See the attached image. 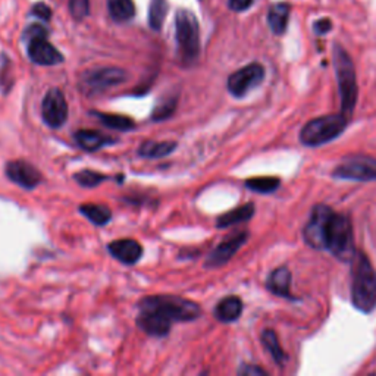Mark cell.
<instances>
[{"instance_id":"44dd1931","label":"cell","mask_w":376,"mask_h":376,"mask_svg":"<svg viewBox=\"0 0 376 376\" xmlns=\"http://www.w3.org/2000/svg\"><path fill=\"white\" fill-rule=\"evenodd\" d=\"M109 15L116 23H125L135 15V5L133 0H107Z\"/></svg>"},{"instance_id":"ba28073f","label":"cell","mask_w":376,"mask_h":376,"mask_svg":"<svg viewBox=\"0 0 376 376\" xmlns=\"http://www.w3.org/2000/svg\"><path fill=\"white\" fill-rule=\"evenodd\" d=\"M126 78L128 74L124 69L107 67L84 72L80 85L85 94L93 96L96 93H102L107 89L115 87V85L122 84Z\"/></svg>"},{"instance_id":"f1b7e54d","label":"cell","mask_w":376,"mask_h":376,"mask_svg":"<svg viewBox=\"0 0 376 376\" xmlns=\"http://www.w3.org/2000/svg\"><path fill=\"white\" fill-rule=\"evenodd\" d=\"M69 10L74 19L82 21L90 14V0H69Z\"/></svg>"},{"instance_id":"6da1fadb","label":"cell","mask_w":376,"mask_h":376,"mask_svg":"<svg viewBox=\"0 0 376 376\" xmlns=\"http://www.w3.org/2000/svg\"><path fill=\"white\" fill-rule=\"evenodd\" d=\"M305 240L313 249L329 250L344 262H350L356 256L350 219L325 205H319L311 212L305 228Z\"/></svg>"},{"instance_id":"2e32d148","label":"cell","mask_w":376,"mask_h":376,"mask_svg":"<svg viewBox=\"0 0 376 376\" xmlns=\"http://www.w3.org/2000/svg\"><path fill=\"white\" fill-rule=\"evenodd\" d=\"M243 313V302L235 296L225 297L214 307V318L223 324H230V322H235Z\"/></svg>"},{"instance_id":"4fadbf2b","label":"cell","mask_w":376,"mask_h":376,"mask_svg":"<svg viewBox=\"0 0 376 376\" xmlns=\"http://www.w3.org/2000/svg\"><path fill=\"white\" fill-rule=\"evenodd\" d=\"M247 239H249V232L241 231L222 241L217 249L209 254L205 262V267H208V269H214V267H221L225 263H228L232 259V256L241 249V245L247 241Z\"/></svg>"},{"instance_id":"7a4b0ae2","label":"cell","mask_w":376,"mask_h":376,"mask_svg":"<svg viewBox=\"0 0 376 376\" xmlns=\"http://www.w3.org/2000/svg\"><path fill=\"white\" fill-rule=\"evenodd\" d=\"M201 309L196 302L178 296H150L140 300L137 327L150 337H166L175 322L199 319Z\"/></svg>"},{"instance_id":"d6986e66","label":"cell","mask_w":376,"mask_h":376,"mask_svg":"<svg viewBox=\"0 0 376 376\" xmlns=\"http://www.w3.org/2000/svg\"><path fill=\"white\" fill-rule=\"evenodd\" d=\"M175 148V142H144L138 148V155L147 159H160L169 156Z\"/></svg>"},{"instance_id":"1f68e13d","label":"cell","mask_w":376,"mask_h":376,"mask_svg":"<svg viewBox=\"0 0 376 376\" xmlns=\"http://www.w3.org/2000/svg\"><path fill=\"white\" fill-rule=\"evenodd\" d=\"M240 375H266L265 371H262L261 368L252 366V364H244V366L239 371Z\"/></svg>"},{"instance_id":"484cf974","label":"cell","mask_w":376,"mask_h":376,"mask_svg":"<svg viewBox=\"0 0 376 376\" xmlns=\"http://www.w3.org/2000/svg\"><path fill=\"white\" fill-rule=\"evenodd\" d=\"M111 177L109 175H104V174H100V172H96V170H91V169H84V170H80L77 172V174L74 175V179L78 182V184L84 188H94L100 186L102 182L107 181Z\"/></svg>"},{"instance_id":"cb8c5ba5","label":"cell","mask_w":376,"mask_h":376,"mask_svg":"<svg viewBox=\"0 0 376 376\" xmlns=\"http://www.w3.org/2000/svg\"><path fill=\"white\" fill-rule=\"evenodd\" d=\"M166 14H168L166 0H150L148 24H150V27H152V30L159 31L160 28H162Z\"/></svg>"},{"instance_id":"7402d4cb","label":"cell","mask_w":376,"mask_h":376,"mask_svg":"<svg viewBox=\"0 0 376 376\" xmlns=\"http://www.w3.org/2000/svg\"><path fill=\"white\" fill-rule=\"evenodd\" d=\"M93 115L98 116V120L107 128L118 131H131L135 128V122L131 118L116 113H104V112H91Z\"/></svg>"},{"instance_id":"52a82bcc","label":"cell","mask_w":376,"mask_h":376,"mask_svg":"<svg viewBox=\"0 0 376 376\" xmlns=\"http://www.w3.org/2000/svg\"><path fill=\"white\" fill-rule=\"evenodd\" d=\"M47 30L38 24L27 28L24 38L28 40V58L36 65L55 67L63 62L62 53L47 41Z\"/></svg>"},{"instance_id":"8fae6325","label":"cell","mask_w":376,"mask_h":376,"mask_svg":"<svg viewBox=\"0 0 376 376\" xmlns=\"http://www.w3.org/2000/svg\"><path fill=\"white\" fill-rule=\"evenodd\" d=\"M334 177L353 181H376V160L371 157H354L337 166Z\"/></svg>"},{"instance_id":"ffe728a7","label":"cell","mask_w":376,"mask_h":376,"mask_svg":"<svg viewBox=\"0 0 376 376\" xmlns=\"http://www.w3.org/2000/svg\"><path fill=\"white\" fill-rule=\"evenodd\" d=\"M289 8L285 3H276L269 9L267 14V23L275 34H284L288 25Z\"/></svg>"},{"instance_id":"5b68a950","label":"cell","mask_w":376,"mask_h":376,"mask_svg":"<svg viewBox=\"0 0 376 376\" xmlns=\"http://www.w3.org/2000/svg\"><path fill=\"white\" fill-rule=\"evenodd\" d=\"M349 118L344 113H334L316 118L307 122L302 133H300V142L309 147L322 146L335 140L341 133L346 130Z\"/></svg>"},{"instance_id":"3957f363","label":"cell","mask_w":376,"mask_h":376,"mask_svg":"<svg viewBox=\"0 0 376 376\" xmlns=\"http://www.w3.org/2000/svg\"><path fill=\"white\" fill-rule=\"evenodd\" d=\"M351 284V302L363 313H371L376 307V272L363 253L354 256Z\"/></svg>"},{"instance_id":"f546056e","label":"cell","mask_w":376,"mask_h":376,"mask_svg":"<svg viewBox=\"0 0 376 376\" xmlns=\"http://www.w3.org/2000/svg\"><path fill=\"white\" fill-rule=\"evenodd\" d=\"M31 15H34L43 21H49L52 16V10L45 3H37V5H34L33 10H31Z\"/></svg>"},{"instance_id":"5bb4252c","label":"cell","mask_w":376,"mask_h":376,"mask_svg":"<svg viewBox=\"0 0 376 376\" xmlns=\"http://www.w3.org/2000/svg\"><path fill=\"white\" fill-rule=\"evenodd\" d=\"M107 252H109L116 261L124 265H135L143 256V247L135 240H116L107 244Z\"/></svg>"},{"instance_id":"603a6c76","label":"cell","mask_w":376,"mask_h":376,"mask_svg":"<svg viewBox=\"0 0 376 376\" xmlns=\"http://www.w3.org/2000/svg\"><path fill=\"white\" fill-rule=\"evenodd\" d=\"M81 214H84L90 222H93L98 227H103L107 222L112 219V212L109 208L103 205H93V203H85V205L80 206Z\"/></svg>"},{"instance_id":"83f0119b","label":"cell","mask_w":376,"mask_h":376,"mask_svg":"<svg viewBox=\"0 0 376 376\" xmlns=\"http://www.w3.org/2000/svg\"><path fill=\"white\" fill-rule=\"evenodd\" d=\"M175 109H177V98L162 100L160 103H157V106L155 107V111L152 113V120L155 122L169 120V118L174 115Z\"/></svg>"},{"instance_id":"30bf717a","label":"cell","mask_w":376,"mask_h":376,"mask_svg":"<svg viewBox=\"0 0 376 376\" xmlns=\"http://www.w3.org/2000/svg\"><path fill=\"white\" fill-rule=\"evenodd\" d=\"M265 78V68L261 63H250L234 74L228 78V91L234 98H244V96L256 89Z\"/></svg>"},{"instance_id":"d6a6232c","label":"cell","mask_w":376,"mask_h":376,"mask_svg":"<svg viewBox=\"0 0 376 376\" xmlns=\"http://www.w3.org/2000/svg\"><path fill=\"white\" fill-rule=\"evenodd\" d=\"M331 27H332V25H331V21H329V19H320L319 23L315 25L318 34H325V33H328V31L331 30Z\"/></svg>"},{"instance_id":"4316f807","label":"cell","mask_w":376,"mask_h":376,"mask_svg":"<svg viewBox=\"0 0 376 376\" xmlns=\"http://www.w3.org/2000/svg\"><path fill=\"white\" fill-rule=\"evenodd\" d=\"M262 342H263L265 349L267 351H269V354L274 357V360L276 363L281 364L285 360V354L283 351L281 346H279L276 334H275V332L272 329H266L263 332V334H262Z\"/></svg>"},{"instance_id":"7c38bea8","label":"cell","mask_w":376,"mask_h":376,"mask_svg":"<svg viewBox=\"0 0 376 376\" xmlns=\"http://www.w3.org/2000/svg\"><path fill=\"white\" fill-rule=\"evenodd\" d=\"M5 174L8 179L25 190L36 188L43 179L40 170L27 160H10L5 166Z\"/></svg>"},{"instance_id":"ac0fdd59","label":"cell","mask_w":376,"mask_h":376,"mask_svg":"<svg viewBox=\"0 0 376 376\" xmlns=\"http://www.w3.org/2000/svg\"><path fill=\"white\" fill-rule=\"evenodd\" d=\"M253 214H254V205L253 203H247V205H244V206H240L228 213L221 214V217L217 219V227L218 228H228V227H232V225H235V223L247 222L253 218Z\"/></svg>"},{"instance_id":"d4e9b609","label":"cell","mask_w":376,"mask_h":376,"mask_svg":"<svg viewBox=\"0 0 376 376\" xmlns=\"http://www.w3.org/2000/svg\"><path fill=\"white\" fill-rule=\"evenodd\" d=\"M281 181L278 178L272 177H262V178H252L245 181V187L254 191V192H261V195H269V192H274L278 190Z\"/></svg>"},{"instance_id":"277c9868","label":"cell","mask_w":376,"mask_h":376,"mask_svg":"<svg viewBox=\"0 0 376 376\" xmlns=\"http://www.w3.org/2000/svg\"><path fill=\"white\" fill-rule=\"evenodd\" d=\"M175 38L181 62L192 65L200 55V27L196 15L188 9H179L177 12Z\"/></svg>"},{"instance_id":"8992f818","label":"cell","mask_w":376,"mask_h":376,"mask_svg":"<svg viewBox=\"0 0 376 376\" xmlns=\"http://www.w3.org/2000/svg\"><path fill=\"white\" fill-rule=\"evenodd\" d=\"M334 67L340 87L342 113L349 118L357 102V80L349 53L338 45L334 49Z\"/></svg>"},{"instance_id":"9a60e30c","label":"cell","mask_w":376,"mask_h":376,"mask_svg":"<svg viewBox=\"0 0 376 376\" xmlns=\"http://www.w3.org/2000/svg\"><path fill=\"white\" fill-rule=\"evenodd\" d=\"M75 143L78 144L80 148L85 150V152H96V150L103 148L109 144H113L116 140L106 135L100 131H93V130H80L74 134Z\"/></svg>"},{"instance_id":"4dcf8cb0","label":"cell","mask_w":376,"mask_h":376,"mask_svg":"<svg viewBox=\"0 0 376 376\" xmlns=\"http://www.w3.org/2000/svg\"><path fill=\"white\" fill-rule=\"evenodd\" d=\"M254 0H230V8L235 12H243V10L249 9Z\"/></svg>"},{"instance_id":"e0dca14e","label":"cell","mask_w":376,"mask_h":376,"mask_svg":"<svg viewBox=\"0 0 376 376\" xmlns=\"http://www.w3.org/2000/svg\"><path fill=\"white\" fill-rule=\"evenodd\" d=\"M289 287H291V272L287 267H278L269 278H267L266 288L275 296L279 297H291L289 294Z\"/></svg>"},{"instance_id":"9c48e42d","label":"cell","mask_w":376,"mask_h":376,"mask_svg":"<svg viewBox=\"0 0 376 376\" xmlns=\"http://www.w3.org/2000/svg\"><path fill=\"white\" fill-rule=\"evenodd\" d=\"M41 118L52 130H59L68 120V102L60 89H50L41 102Z\"/></svg>"}]
</instances>
